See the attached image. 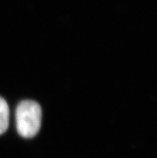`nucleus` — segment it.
<instances>
[{
    "label": "nucleus",
    "mask_w": 157,
    "mask_h": 158,
    "mask_svg": "<svg viewBox=\"0 0 157 158\" xmlns=\"http://www.w3.org/2000/svg\"><path fill=\"white\" fill-rule=\"evenodd\" d=\"M16 128L24 138H32L38 133L42 121V109L34 100H23L18 104L15 112Z\"/></svg>",
    "instance_id": "nucleus-1"
},
{
    "label": "nucleus",
    "mask_w": 157,
    "mask_h": 158,
    "mask_svg": "<svg viewBox=\"0 0 157 158\" xmlns=\"http://www.w3.org/2000/svg\"><path fill=\"white\" fill-rule=\"evenodd\" d=\"M10 111L6 101L0 97V135L3 134L9 126Z\"/></svg>",
    "instance_id": "nucleus-2"
}]
</instances>
